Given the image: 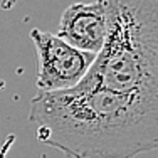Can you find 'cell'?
<instances>
[{"mask_svg": "<svg viewBox=\"0 0 158 158\" xmlns=\"http://www.w3.org/2000/svg\"><path fill=\"white\" fill-rule=\"evenodd\" d=\"M29 119L37 140L67 158H135L158 146V98L136 93L39 91Z\"/></svg>", "mask_w": 158, "mask_h": 158, "instance_id": "1", "label": "cell"}, {"mask_svg": "<svg viewBox=\"0 0 158 158\" xmlns=\"http://www.w3.org/2000/svg\"><path fill=\"white\" fill-rule=\"evenodd\" d=\"M106 34L74 88L158 98V0H103Z\"/></svg>", "mask_w": 158, "mask_h": 158, "instance_id": "2", "label": "cell"}, {"mask_svg": "<svg viewBox=\"0 0 158 158\" xmlns=\"http://www.w3.org/2000/svg\"><path fill=\"white\" fill-rule=\"evenodd\" d=\"M31 39L37 57L35 86L40 93H57L77 86L96 59V54L69 46L57 34L32 29Z\"/></svg>", "mask_w": 158, "mask_h": 158, "instance_id": "3", "label": "cell"}, {"mask_svg": "<svg viewBox=\"0 0 158 158\" xmlns=\"http://www.w3.org/2000/svg\"><path fill=\"white\" fill-rule=\"evenodd\" d=\"M106 34V12L103 0L89 3L76 2L61 15L57 35L69 46L84 52L98 54Z\"/></svg>", "mask_w": 158, "mask_h": 158, "instance_id": "4", "label": "cell"}]
</instances>
